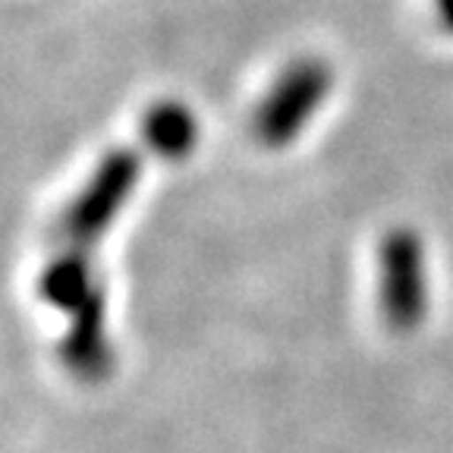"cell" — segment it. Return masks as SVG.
<instances>
[{
    "label": "cell",
    "instance_id": "obj_1",
    "mask_svg": "<svg viewBox=\"0 0 453 453\" xmlns=\"http://www.w3.org/2000/svg\"><path fill=\"white\" fill-rule=\"evenodd\" d=\"M139 155L129 149H113L98 164L92 180L85 183V189L79 192L70 211L60 220V234L66 236L70 249L88 252L107 234V226L113 224V218L127 205V198L133 196L135 183H139Z\"/></svg>",
    "mask_w": 453,
    "mask_h": 453
},
{
    "label": "cell",
    "instance_id": "obj_2",
    "mask_svg": "<svg viewBox=\"0 0 453 453\" xmlns=\"http://www.w3.org/2000/svg\"><path fill=\"white\" fill-rule=\"evenodd\" d=\"M331 66H325L321 60H296L293 66H287L268 92L265 104L258 107V117H255L258 139L271 149L293 142L305 129V123L315 117L325 95L331 92Z\"/></svg>",
    "mask_w": 453,
    "mask_h": 453
},
{
    "label": "cell",
    "instance_id": "obj_3",
    "mask_svg": "<svg viewBox=\"0 0 453 453\" xmlns=\"http://www.w3.org/2000/svg\"><path fill=\"white\" fill-rule=\"evenodd\" d=\"M381 309L396 331H412L425 315L422 240L406 226L381 242Z\"/></svg>",
    "mask_w": 453,
    "mask_h": 453
},
{
    "label": "cell",
    "instance_id": "obj_4",
    "mask_svg": "<svg viewBox=\"0 0 453 453\" xmlns=\"http://www.w3.org/2000/svg\"><path fill=\"white\" fill-rule=\"evenodd\" d=\"M66 359L82 375L104 372L107 359V337H104V296L95 290L76 311H73V331L66 340Z\"/></svg>",
    "mask_w": 453,
    "mask_h": 453
},
{
    "label": "cell",
    "instance_id": "obj_5",
    "mask_svg": "<svg viewBox=\"0 0 453 453\" xmlns=\"http://www.w3.org/2000/svg\"><path fill=\"white\" fill-rule=\"evenodd\" d=\"M95 290H98V287L92 283L88 252L66 249L64 255H57L42 274V296L48 299V303H54L57 309L76 311Z\"/></svg>",
    "mask_w": 453,
    "mask_h": 453
},
{
    "label": "cell",
    "instance_id": "obj_6",
    "mask_svg": "<svg viewBox=\"0 0 453 453\" xmlns=\"http://www.w3.org/2000/svg\"><path fill=\"white\" fill-rule=\"evenodd\" d=\"M142 135L149 142V149L161 157H186L198 142L196 117L177 101H164L151 107L142 123Z\"/></svg>",
    "mask_w": 453,
    "mask_h": 453
},
{
    "label": "cell",
    "instance_id": "obj_7",
    "mask_svg": "<svg viewBox=\"0 0 453 453\" xmlns=\"http://www.w3.org/2000/svg\"><path fill=\"white\" fill-rule=\"evenodd\" d=\"M438 13L444 19V26L453 32V0H438Z\"/></svg>",
    "mask_w": 453,
    "mask_h": 453
}]
</instances>
